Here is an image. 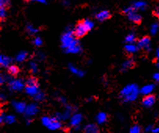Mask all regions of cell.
<instances>
[{
  "label": "cell",
  "instance_id": "19",
  "mask_svg": "<svg viewBox=\"0 0 159 133\" xmlns=\"http://www.w3.org/2000/svg\"><path fill=\"white\" fill-rule=\"evenodd\" d=\"M154 78H155L156 80L159 81V74H156L155 75H154Z\"/></svg>",
  "mask_w": 159,
  "mask_h": 133
},
{
  "label": "cell",
  "instance_id": "2",
  "mask_svg": "<svg viewBox=\"0 0 159 133\" xmlns=\"http://www.w3.org/2000/svg\"><path fill=\"white\" fill-rule=\"evenodd\" d=\"M134 7H130V8L126 9L125 10V13H127V14L129 15V18L132 20V21L134 22L136 24H140L141 21H142V17L140 16V15L137 14L134 12Z\"/></svg>",
  "mask_w": 159,
  "mask_h": 133
},
{
  "label": "cell",
  "instance_id": "12",
  "mask_svg": "<svg viewBox=\"0 0 159 133\" xmlns=\"http://www.w3.org/2000/svg\"><path fill=\"white\" fill-rule=\"evenodd\" d=\"M0 5H1V7L7 9V7L10 5V1L9 0H0Z\"/></svg>",
  "mask_w": 159,
  "mask_h": 133
},
{
  "label": "cell",
  "instance_id": "11",
  "mask_svg": "<svg viewBox=\"0 0 159 133\" xmlns=\"http://www.w3.org/2000/svg\"><path fill=\"white\" fill-rule=\"evenodd\" d=\"M135 65V63L133 62V60H128L124 64V67L125 68H133Z\"/></svg>",
  "mask_w": 159,
  "mask_h": 133
},
{
  "label": "cell",
  "instance_id": "13",
  "mask_svg": "<svg viewBox=\"0 0 159 133\" xmlns=\"http://www.w3.org/2000/svg\"><path fill=\"white\" fill-rule=\"evenodd\" d=\"M97 119H98L100 123L105 122V120H106V114L105 113H100V114H99L98 117H97Z\"/></svg>",
  "mask_w": 159,
  "mask_h": 133
},
{
  "label": "cell",
  "instance_id": "22",
  "mask_svg": "<svg viewBox=\"0 0 159 133\" xmlns=\"http://www.w3.org/2000/svg\"><path fill=\"white\" fill-rule=\"evenodd\" d=\"M25 1H31V0H25Z\"/></svg>",
  "mask_w": 159,
  "mask_h": 133
},
{
  "label": "cell",
  "instance_id": "17",
  "mask_svg": "<svg viewBox=\"0 0 159 133\" xmlns=\"http://www.w3.org/2000/svg\"><path fill=\"white\" fill-rule=\"evenodd\" d=\"M134 38H134V35H129L126 38V41L127 42H132V41H133V39H134Z\"/></svg>",
  "mask_w": 159,
  "mask_h": 133
},
{
  "label": "cell",
  "instance_id": "15",
  "mask_svg": "<svg viewBox=\"0 0 159 133\" xmlns=\"http://www.w3.org/2000/svg\"><path fill=\"white\" fill-rule=\"evenodd\" d=\"M153 89V86H146L145 88H143V93H148V92H151V90H152Z\"/></svg>",
  "mask_w": 159,
  "mask_h": 133
},
{
  "label": "cell",
  "instance_id": "23",
  "mask_svg": "<svg viewBox=\"0 0 159 133\" xmlns=\"http://www.w3.org/2000/svg\"><path fill=\"white\" fill-rule=\"evenodd\" d=\"M158 56H159V52H158Z\"/></svg>",
  "mask_w": 159,
  "mask_h": 133
},
{
  "label": "cell",
  "instance_id": "24",
  "mask_svg": "<svg viewBox=\"0 0 159 133\" xmlns=\"http://www.w3.org/2000/svg\"><path fill=\"white\" fill-rule=\"evenodd\" d=\"M158 67H159V64H158Z\"/></svg>",
  "mask_w": 159,
  "mask_h": 133
},
{
  "label": "cell",
  "instance_id": "1",
  "mask_svg": "<svg viewBox=\"0 0 159 133\" xmlns=\"http://www.w3.org/2000/svg\"><path fill=\"white\" fill-rule=\"evenodd\" d=\"M89 31L90 29L85 24L84 20H79L74 29V35L77 38H82L85 35H86Z\"/></svg>",
  "mask_w": 159,
  "mask_h": 133
},
{
  "label": "cell",
  "instance_id": "6",
  "mask_svg": "<svg viewBox=\"0 0 159 133\" xmlns=\"http://www.w3.org/2000/svg\"><path fill=\"white\" fill-rule=\"evenodd\" d=\"M150 42H151V38L149 36H144L138 42V45L140 48H146L149 46Z\"/></svg>",
  "mask_w": 159,
  "mask_h": 133
},
{
  "label": "cell",
  "instance_id": "14",
  "mask_svg": "<svg viewBox=\"0 0 159 133\" xmlns=\"http://www.w3.org/2000/svg\"><path fill=\"white\" fill-rule=\"evenodd\" d=\"M0 16H1V20H3L6 17V8L3 7H1V10H0Z\"/></svg>",
  "mask_w": 159,
  "mask_h": 133
},
{
  "label": "cell",
  "instance_id": "8",
  "mask_svg": "<svg viewBox=\"0 0 159 133\" xmlns=\"http://www.w3.org/2000/svg\"><path fill=\"white\" fill-rule=\"evenodd\" d=\"M85 131H86V132H98L99 128L96 125H89L85 127Z\"/></svg>",
  "mask_w": 159,
  "mask_h": 133
},
{
  "label": "cell",
  "instance_id": "21",
  "mask_svg": "<svg viewBox=\"0 0 159 133\" xmlns=\"http://www.w3.org/2000/svg\"><path fill=\"white\" fill-rule=\"evenodd\" d=\"M154 131H159V128H157V129L154 130Z\"/></svg>",
  "mask_w": 159,
  "mask_h": 133
},
{
  "label": "cell",
  "instance_id": "20",
  "mask_svg": "<svg viewBox=\"0 0 159 133\" xmlns=\"http://www.w3.org/2000/svg\"><path fill=\"white\" fill-rule=\"evenodd\" d=\"M34 1H37V2H43V3H45V2H46V1H45V0H34Z\"/></svg>",
  "mask_w": 159,
  "mask_h": 133
},
{
  "label": "cell",
  "instance_id": "16",
  "mask_svg": "<svg viewBox=\"0 0 159 133\" xmlns=\"http://www.w3.org/2000/svg\"><path fill=\"white\" fill-rule=\"evenodd\" d=\"M153 14H154V16H157V17H158V18H159V6H158V7H156L155 9H154V10L153 11Z\"/></svg>",
  "mask_w": 159,
  "mask_h": 133
},
{
  "label": "cell",
  "instance_id": "18",
  "mask_svg": "<svg viewBox=\"0 0 159 133\" xmlns=\"http://www.w3.org/2000/svg\"><path fill=\"white\" fill-rule=\"evenodd\" d=\"M139 131H140V129H139V128L138 126H135L134 128L131 129L132 132H135V131H136V132H139Z\"/></svg>",
  "mask_w": 159,
  "mask_h": 133
},
{
  "label": "cell",
  "instance_id": "5",
  "mask_svg": "<svg viewBox=\"0 0 159 133\" xmlns=\"http://www.w3.org/2000/svg\"><path fill=\"white\" fill-rule=\"evenodd\" d=\"M39 87V80L35 77H31L27 80L26 88H38Z\"/></svg>",
  "mask_w": 159,
  "mask_h": 133
},
{
  "label": "cell",
  "instance_id": "3",
  "mask_svg": "<svg viewBox=\"0 0 159 133\" xmlns=\"http://www.w3.org/2000/svg\"><path fill=\"white\" fill-rule=\"evenodd\" d=\"M156 98L154 95H148L146 96L143 97L142 103H143V105L147 107H150L153 105V104L155 103Z\"/></svg>",
  "mask_w": 159,
  "mask_h": 133
},
{
  "label": "cell",
  "instance_id": "9",
  "mask_svg": "<svg viewBox=\"0 0 159 133\" xmlns=\"http://www.w3.org/2000/svg\"><path fill=\"white\" fill-rule=\"evenodd\" d=\"M125 52H127V53H134V52L136 51V47H135L133 45H127V46L125 47Z\"/></svg>",
  "mask_w": 159,
  "mask_h": 133
},
{
  "label": "cell",
  "instance_id": "4",
  "mask_svg": "<svg viewBox=\"0 0 159 133\" xmlns=\"http://www.w3.org/2000/svg\"><path fill=\"white\" fill-rule=\"evenodd\" d=\"M111 17V14L110 12L107 11V10L100 11L96 15V18L98 20H100V21H104V20L110 19Z\"/></svg>",
  "mask_w": 159,
  "mask_h": 133
},
{
  "label": "cell",
  "instance_id": "10",
  "mask_svg": "<svg viewBox=\"0 0 159 133\" xmlns=\"http://www.w3.org/2000/svg\"><path fill=\"white\" fill-rule=\"evenodd\" d=\"M146 7V3L144 2H137L134 4L133 7L135 9H138V8H144Z\"/></svg>",
  "mask_w": 159,
  "mask_h": 133
},
{
  "label": "cell",
  "instance_id": "7",
  "mask_svg": "<svg viewBox=\"0 0 159 133\" xmlns=\"http://www.w3.org/2000/svg\"><path fill=\"white\" fill-rule=\"evenodd\" d=\"M20 72V68L16 65H11L8 68V73L12 76H16Z\"/></svg>",
  "mask_w": 159,
  "mask_h": 133
}]
</instances>
